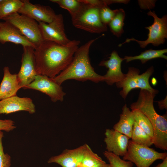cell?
I'll return each instance as SVG.
<instances>
[{"label": "cell", "instance_id": "obj_1", "mask_svg": "<svg viewBox=\"0 0 167 167\" xmlns=\"http://www.w3.org/2000/svg\"><path fill=\"white\" fill-rule=\"evenodd\" d=\"M80 42L74 40L61 45L43 41L34 49L37 74L51 78L57 76L71 63Z\"/></svg>", "mask_w": 167, "mask_h": 167}, {"label": "cell", "instance_id": "obj_2", "mask_svg": "<svg viewBox=\"0 0 167 167\" xmlns=\"http://www.w3.org/2000/svg\"><path fill=\"white\" fill-rule=\"evenodd\" d=\"M99 37L91 40L79 47L71 63L52 79L61 85L65 81L71 79L81 81L90 80L96 83L104 81L103 75L97 74L92 66L89 58L90 48Z\"/></svg>", "mask_w": 167, "mask_h": 167}, {"label": "cell", "instance_id": "obj_3", "mask_svg": "<svg viewBox=\"0 0 167 167\" xmlns=\"http://www.w3.org/2000/svg\"><path fill=\"white\" fill-rule=\"evenodd\" d=\"M156 95L148 90L141 89L137 101L131 104L130 108L139 110L148 118L153 129V144L156 148L167 150V115H159L155 110L153 101Z\"/></svg>", "mask_w": 167, "mask_h": 167}, {"label": "cell", "instance_id": "obj_4", "mask_svg": "<svg viewBox=\"0 0 167 167\" xmlns=\"http://www.w3.org/2000/svg\"><path fill=\"white\" fill-rule=\"evenodd\" d=\"M81 3L79 11L71 17L73 26L92 33H100L106 31L107 26L100 19V8Z\"/></svg>", "mask_w": 167, "mask_h": 167}, {"label": "cell", "instance_id": "obj_5", "mask_svg": "<svg viewBox=\"0 0 167 167\" xmlns=\"http://www.w3.org/2000/svg\"><path fill=\"white\" fill-rule=\"evenodd\" d=\"M154 71L153 66L148 69L143 73L140 75V71L134 67L128 68L125 78L121 81L115 84L118 88H122L120 95L124 100L133 89L140 88L148 90L156 95L158 93L157 90L153 88L150 85L149 79Z\"/></svg>", "mask_w": 167, "mask_h": 167}, {"label": "cell", "instance_id": "obj_6", "mask_svg": "<svg viewBox=\"0 0 167 167\" xmlns=\"http://www.w3.org/2000/svg\"><path fill=\"white\" fill-rule=\"evenodd\" d=\"M166 157V152H159L154 149L129 140L127 152L122 159L131 161L137 167H149L156 161L163 160Z\"/></svg>", "mask_w": 167, "mask_h": 167}, {"label": "cell", "instance_id": "obj_7", "mask_svg": "<svg viewBox=\"0 0 167 167\" xmlns=\"http://www.w3.org/2000/svg\"><path fill=\"white\" fill-rule=\"evenodd\" d=\"M148 15L154 18L152 24L145 28L149 31L147 39L144 41H141L134 38H127L124 42L120 44L118 46H121L126 43L131 41H135L142 48H144L149 44H152L154 46H158L163 44L167 38V16L165 15L161 18L158 17L154 11L150 10L147 13Z\"/></svg>", "mask_w": 167, "mask_h": 167}, {"label": "cell", "instance_id": "obj_8", "mask_svg": "<svg viewBox=\"0 0 167 167\" xmlns=\"http://www.w3.org/2000/svg\"><path fill=\"white\" fill-rule=\"evenodd\" d=\"M2 19L15 27L36 47L44 41L38 23L35 20L18 12Z\"/></svg>", "mask_w": 167, "mask_h": 167}, {"label": "cell", "instance_id": "obj_9", "mask_svg": "<svg viewBox=\"0 0 167 167\" xmlns=\"http://www.w3.org/2000/svg\"><path fill=\"white\" fill-rule=\"evenodd\" d=\"M38 24L44 41H52L61 45H66L71 41L65 33L62 14H56L53 20L49 23L39 22Z\"/></svg>", "mask_w": 167, "mask_h": 167}, {"label": "cell", "instance_id": "obj_10", "mask_svg": "<svg viewBox=\"0 0 167 167\" xmlns=\"http://www.w3.org/2000/svg\"><path fill=\"white\" fill-rule=\"evenodd\" d=\"M23 88L35 90L42 92L48 95L54 102L62 101L66 94L61 85L52 78L41 75H37L32 82Z\"/></svg>", "mask_w": 167, "mask_h": 167}, {"label": "cell", "instance_id": "obj_11", "mask_svg": "<svg viewBox=\"0 0 167 167\" xmlns=\"http://www.w3.org/2000/svg\"><path fill=\"white\" fill-rule=\"evenodd\" d=\"M34 49L29 46L23 47L21 67L17 74L21 88L32 82L37 75L36 69Z\"/></svg>", "mask_w": 167, "mask_h": 167}, {"label": "cell", "instance_id": "obj_12", "mask_svg": "<svg viewBox=\"0 0 167 167\" xmlns=\"http://www.w3.org/2000/svg\"><path fill=\"white\" fill-rule=\"evenodd\" d=\"M23 5L18 12L36 21L49 23L52 22L56 14L49 6L33 4L29 0H23Z\"/></svg>", "mask_w": 167, "mask_h": 167}, {"label": "cell", "instance_id": "obj_13", "mask_svg": "<svg viewBox=\"0 0 167 167\" xmlns=\"http://www.w3.org/2000/svg\"><path fill=\"white\" fill-rule=\"evenodd\" d=\"M124 60L121 58L117 51H113L106 60L101 61L99 66H104L108 69L106 73L103 75L104 81L109 85H112L122 81L125 77L126 74H124L121 70V64Z\"/></svg>", "mask_w": 167, "mask_h": 167}, {"label": "cell", "instance_id": "obj_14", "mask_svg": "<svg viewBox=\"0 0 167 167\" xmlns=\"http://www.w3.org/2000/svg\"><path fill=\"white\" fill-rule=\"evenodd\" d=\"M22 111L30 114L35 112V106L31 99L16 95L0 101V114Z\"/></svg>", "mask_w": 167, "mask_h": 167}, {"label": "cell", "instance_id": "obj_15", "mask_svg": "<svg viewBox=\"0 0 167 167\" xmlns=\"http://www.w3.org/2000/svg\"><path fill=\"white\" fill-rule=\"evenodd\" d=\"M105 135L107 151L119 156H124L130 138L113 129H106Z\"/></svg>", "mask_w": 167, "mask_h": 167}, {"label": "cell", "instance_id": "obj_16", "mask_svg": "<svg viewBox=\"0 0 167 167\" xmlns=\"http://www.w3.org/2000/svg\"><path fill=\"white\" fill-rule=\"evenodd\" d=\"M87 145L85 144L74 149H66L60 154L51 156L47 162L57 163L62 167H78Z\"/></svg>", "mask_w": 167, "mask_h": 167}, {"label": "cell", "instance_id": "obj_17", "mask_svg": "<svg viewBox=\"0 0 167 167\" xmlns=\"http://www.w3.org/2000/svg\"><path fill=\"white\" fill-rule=\"evenodd\" d=\"M11 42L22 46H35L17 28L10 23L4 22L0 24V42Z\"/></svg>", "mask_w": 167, "mask_h": 167}, {"label": "cell", "instance_id": "obj_18", "mask_svg": "<svg viewBox=\"0 0 167 167\" xmlns=\"http://www.w3.org/2000/svg\"><path fill=\"white\" fill-rule=\"evenodd\" d=\"M4 75L0 85V101L16 95L20 86L16 74H11L8 66L3 68Z\"/></svg>", "mask_w": 167, "mask_h": 167}, {"label": "cell", "instance_id": "obj_19", "mask_svg": "<svg viewBox=\"0 0 167 167\" xmlns=\"http://www.w3.org/2000/svg\"><path fill=\"white\" fill-rule=\"evenodd\" d=\"M135 122L134 114L126 104L122 108L118 122L113 127V129L131 139L133 125Z\"/></svg>", "mask_w": 167, "mask_h": 167}, {"label": "cell", "instance_id": "obj_20", "mask_svg": "<svg viewBox=\"0 0 167 167\" xmlns=\"http://www.w3.org/2000/svg\"><path fill=\"white\" fill-rule=\"evenodd\" d=\"M167 53V49L158 50L151 49L142 52L138 55L126 56L123 58L126 62L135 60H139L142 64H144L150 60L158 58H161L167 60V56L165 54Z\"/></svg>", "mask_w": 167, "mask_h": 167}, {"label": "cell", "instance_id": "obj_21", "mask_svg": "<svg viewBox=\"0 0 167 167\" xmlns=\"http://www.w3.org/2000/svg\"><path fill=\"white\" fill-rule=\"evenodd\" d=\"M23 5L22 0H2L0 2V19L18 12Z\"/></svg>", "mask_w": 167, "mask_h": 167}, {"label": "cell", "instance_id": "obj_22", "mask_svg": "<svg viewBox=\"0 0 167 167\" xmlns=\"http://www.w3.org/2000/svg\"><path fill=\"white\" fill-rule=\"evenodd\" d=\"M131 139L133 142L139 145L150 147L153 144V139L135 122Z\"/></svg>", "mask_w": 167, "mask_h": 167}, {"label": "cell", "instance_id": "obj_23", "mask_svg": "<svg viewBox=\"0 0 167 167\" xmlns=\"http://www.w3.org/2000/svg\"><path fill=\"white\" fill-rule=\"evenodd\" d=\"M125 13L122 8L117 9L116 13L108 25L111 32L116 36L119 37L124 32L123 27Z\"/></svg>", "mask_w": 167, "mask_h": 167}, {"label": "cell", "instance_id": "obj_24", "mask_svg": "<svg viewBox=\"0 0 167 167\" xmlns=\"http://www.w3.org/2000/svg\"><path fill=\"white\" fill-rule=\"evenodd\" d=\"M135 122L138 125L153 139L154 131L152 126L148 118L137 109L131 110Z\"/></svg>", "mask_w": 167, "mask_h": 167}, {"label": "cell", "instance_id": "obj_25", "mask_svg": "<svg viewBox=\"0 0 167 167\" xmlns=\"http://www.w3.org/2000/svg\"><path fill=\"white\" fill-rule=\"evenodd\" d=\"M105 162L101 157L93 152L88 145L82 160L78 167H92Z\"/></svg>", "mask_w": 167, "mask_h": 167}, {"label": "cell", "instance_id": "obj_26", "mask_svg": "<svg viewBox=\"0 0 167 167\" xmlns=\"http://www.w3.org/2000/svg\"><path fill=\"white\" fill-rule=\"evenodd\" d=\"M50 1L57 4L61 8L67 10L71 17L79 11L82 5V3L79 0H50Z\"/></svg>", "mask_w": 167, "mask_h": 167}, {"label": "cell", "instance_id": "obj_27", "mask_svg": "<svg viewBox=\"0 0 167 167\" xmlns=\"http://www.w3.org/2000/svg\"><path fill=\"white\" fill-rule=\"evenodd\" d=\"M103 154L108 161L110 167H133V163L122 159L119 156L112 152L105 151Z\"/></svg>", "mask_w": 167, "mask_h": 167}, {"label": "cell", "instance_id": "obj_28", "mask_svg": "<svg viewBox=\"0 0 167 167\" xmlns=\"http://www.w3.org/2000/svg\"><path fill=\"white\" fill-rule=\"evenodd\" d=\"M117 9L112 10L108 6L100 8V17L102 22L105 25H108L115 16Z\"/></svg>", "mask_w": 167, "mask_h": 167}, {"label": "cell", "instance_id": "obj_29", "mask_svg": "<svg viewBox=\"0 0 167 167\" xmlns=\"http://www.w3.org/2000/svg\"><path fill=\"white\" fill-rule=\"evenodd\" d=\"M3 137V132L0 131V167H10L11 158L9 154L4 152L2 142Z\"/></svg>", "mask_w": 167, "mask_h": 167}, {"label": "cell", "instance_id": "obj_30", "mask_svg": "<svg viewBox=\"0 0 167 167\" xmlns=\"http://www.w3.org/2000/svg\"><path fill=\"white\" fill-rule=\"evenodd\" d=\"M16 128L15 122L12 120L0 119V131L9 132Z\"/></svg>", "mask_w": 167, "mask_h": 167}, {"label": "cell", "instance_id": "obj_31", "mask_svg": "<svg viewBox=\"0 0 167 167\" xmlns=\"http://www.w3.org/2000/svg\"><path fill=\"white\" fill-rule=\"evenodd\" d=\"M156 0H138V4L142 9H152L155 6Z\"/></svg>", "mask_w": 167, "mask_h": 167}, {"label": "cell", "instance_id": "obj_32", "mask_svg": "<svg viewBox=\"0 0 167 167\" xmlns=\"http://www.w3.org/2000/svg\"><path fill=\"white\" fill-rule=\"evenodd\" d=\"M79 1L81 2L100 8L103 6H107L106 4L105 0H79Z\"/></svg>", "mask_w": 167, "mask_h": 167}, {"label": "cell", "instance_id": "obj_33", "mask_svg": "<svg viewBox=\"0 0 167 167\" xmlns=\"http://www.w3.org/2000/svg\"><path fill=\"white\" fill-rule=\"evenodd\" d=\"M106 5L108 6L114 3H121L125 4H127L130 2L128 0H105Z\"/></svg>", "mask_w": 167, "mask_h": 167}, {"label": "cell", "instance_id": "obj_34", "mask_svg": "<svg viewBox=\"0 0 167 167\" xmlns=\"http://www.w3.org/2000/svg\"><path fill=\"white\" fill-rule=\"evenodd\" d=\"M153 167H167V157L163 161Z\"/></svg>", "mask_w": 167, "mask_h": 167}, {"label": "cell", "instance_id": "obj_35", "mask_svg": "<svg viewBox=\"0 0 167 167\" xmlns=\"http://www.w3.org/2000/svg\"><path fill=\"white\" fill-rule=\"evenodd\" d=\"M158 103L159 108L161 109H167V103L166 101H161Z\"/></svg>", "mask_w": 167, "mask_h": 167}, {"label": "cell", "instance_id": "obj_36", "mask_svg": "<svg viewBox=\"0 0 167 167\" xmlns=\"http://www.w3.org/2000/svg\"><path fill=\"white\" fill-rule=\"evenodd\" d=\"M92 167H110V166L109 164H107L105 162L104 163Z\"/></svg>", "mask_w": 167, "mask_h": 167}, {"label": "cell", "instance_id": "obj_37", "mask_svg": "<svg viewBox=\"0 0 167 167\" xmlns=\"http://www.w3.org/2000/svg\"></svg>", "mask_w": 167, "mask_h": 167}]
</instances>
